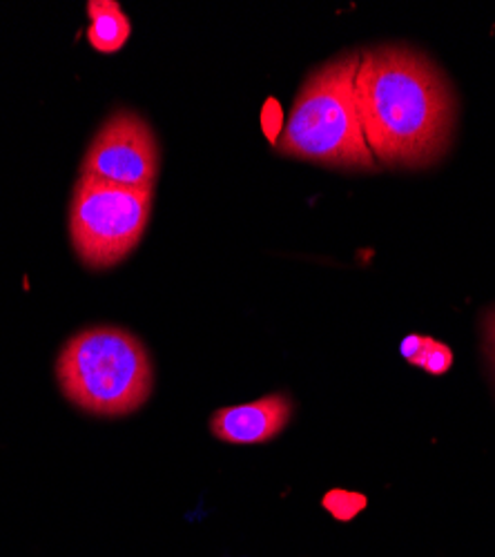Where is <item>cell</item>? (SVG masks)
I'll use <instances>...</instances> for the list:
<instances>
[{
    "instance_id": "cell-1",
    "label": "cell",
    "mask_w": 495,
    "mask_h": 557,
    "mask_svg": "<svg viewBox=\"0 0 495 557\" xmlns=\"http://www.w3.org/2000/svg\"><path fill=\"white\" fill-rule=\"evenodd\" d=\"M355 97L364 138L378 163L429 168L451 146L456 97L426 57L399 45L362 52Z\"/></svg>"
},
{
    "instance_id": "cell-2",
    "label": "cell",
    "mask_w": 495,
    "mask_h": 557,
    "mask_svg": "<svg viewBox=\"0 0 495 557\" xmlns=\"http://www.w3.org/2000/svg\"><path fill=\"white\" fill-rule=\"evenodd\" d=\"M359 57L339 54L308 76L277 138L284 157L342 170H378L355 97Z\"/></svg>"
},
{
    "instance_id": "cell-3",
    "label": "cell",
    "mask_w": 495,
    "mask_h": 557,
    "mask_svg": "<svg viewBox=\"0 0 495 557\" xmlns=\"http://www.w3.org/2000/svg\"><path fill=\"white\" fill-rule=\"evenodd\" d=\"M57 377L74 406L99 417L139 410L154 386L146 346L116 326H95L74 335L57 359Z\"/></svg>"
},
{
    "instance_id": "cell-4",
    "label": "cell",
    "mask_w": 495,
    "mask_h": 557,
    "mask_svg": "<svg viewBox=\"0 0 495 557\" xmlns=\"http://www.w3.org/2000/svg\"><path fill=\"white\" fill-rule=\"evenodd\" d=\"M152 197V188H123L81 174L70 203V237L81 261L92 270L123 261L146 235Z\"/></svg>"
},
{
    "instance_id": "cell-5",
    "label": "cell",
    "mask_w": 495,
    "mask_h": 557,
    "mask_svg": "<svg viewBox=\"0 0 495 557\" xmlns=\"http://www.w3.org/2000/svg\"><path fill=\"white\" fill-rule=\"evenodd\" d=\"M81 174L123 185V188L154 190L159 146L152 127L137 112H114L89 144Z\"/></svg>"
},
{
    "instance_id": "cell-6",
    "label": "cell",
    "mask_w": 495,
    "mask_h": 557,
    "mask_svg": "<svg viewBox=\"0 0 495 557\" xmlns=\"http://www.w3.org/2000/svg\"><path fill=\"white\" fill-rule=\"evenodd\" d=\"M290 417L293 401L286 395H265L250 404L216 410L210 417V431L228 444H263L275 440Z\"/></svg>"
},
{
    "instance_id": "cell-7",
    "label": "cell",
    "mask_w": 495,
    "mask_h": 557,
    "mask_svg": "<svg viewBox=\"0 0 495 557\" xmlns=\"http://www.w3.org/2000/svg\"><path fill=\"white\" fill-rule=\"evenodd\" d=\"M87 42L97 52L114 54L129 38V18L123 14L121 5L114 0H89L87 3Z\"/></svg>"
},
{
    "instance_id": "cell-8",
    "label": "cell",
    "mask_w": 495,
    "mask_h": 557,
    "mask_svg": "<svg viewBox=\"0 0 495 557\" xmlns=\"http://www.w3.org/2000/svg\"><path fill=\"white\" fill-rule=\"evenodd\" d=\"M401 355L413 366L424 368L431 375H444L454 363V352L446 344H440L431 337H407L401 342Z\"/></svg>"
},
{
    "instance_id": "cell-9",
    "label": "cell",
    "mask_w": 495,
    "mask_h": 557,
    "mask_svg": "<svg viewBox=\"0 0 495 557\" xmlns=\"http://www.w3.org/2000/svg\"><path fill=\"white\" fill-rule=\"evenodd\" d=\"M484 335H486L491 350L495 352V308L484 317Z\"/></svg>"
},
{
    "instance_id": "cell-10",
    "label": "cell",
    "mask_w": 495,
    "mask_h": 557,
    "mask_svg": "<svg viewBox=\"0 0 495 557\" xmlns=\"http://www.w3.org/2000/svg\"><path fill=\"white\" fill-rule=\"evenodd\" d=\"M488 359H491V363H493V370H495V352H493V350L488 352Z\"/></svg>"
}]
</instances>
